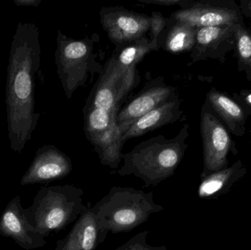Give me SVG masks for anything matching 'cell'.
Segmentation results:
<instances>
[{
  "label": "cell",
  "mask_w": 251,
  "mask_h": 250,
  "mask_svg": "<svg viewBox=\"0 0 251 250\" xmlns=\"http://www.w3.org/2000/svg\"><path fill=\"white\" fill-rule=\"evenodd\" d=\"M203 147V170L201 179L226 168L227 156L231 139L225 128L210 113H204L201 118Z\"/></svg>",
  "instance_id": "obj_8"
},
{
  "label": "cell",
  "mask_w": 251,
  "mask_h": 250,
  "mask_svg": "<svg viewBox=\"0 0 251 250\" xmlns=\"http://www.w3.org/2000/svg\"><path fill=\"white\" fill-rule=\"evenodd\" d=\"M149 231L140 232L114 250H167L165 246L153 247L147 243Z\"/></svg>",
  "instance_id": "obj_20"
},
{
  "label": "cell",
  "mask_w": 251,
  "mask_h": 250,
  "mask_svg": "<svg viewBox=\"0 0 251 250\" xmlns=\"http://www.w3.org/2000/svg\"><path fill=\"white\" fill-rule=\"evenodd\" d=\"M122 136L123 134L116 123L105 133L91 141L98 154L101 164L112 170H116L124 159L122 148L125 142Z\"/></svg>",
  "instance_id": "obj_15"
},
{
  "label": "cell",
  "mask_w": 251,
  "mask_h": 250,
  "mask_svg": "<svg viewBox=\"0 0 251 250\" xmlns=\"http://www.w3.org/2000/svg\"><path fill=\"white\" fill-rule=\"evenodd\" d=\"M237 38L239 54L242 60L251 68V35L240 29Z\"/></svg>",
  "instance_id": "obj_22"
},
{
  "label": "cell",
  "mask_w": 251,
  "mask_h": 250,
  "mask_svg": "<svg viewBox=\"0 0 251 250\" xmlns=\"http://www.w3.org/2000/svg\"><path fill=\"white\" fill-rule=\"evenodd\" d=\"M225 28L221 27V26H206L198 29L195 44L196 54L203 52L205 48L218 41L225 32Z\"/></svg>",
  "instance_id": "obj_19"
},
{
  "label": "cell",
  "mask_w": 251,
  "mask_h": 250,
  "mask_svg": "<svg viewBox=\"0 0 251 250\" xmlns=\"http://www.w3.org/2000/svg\"><path fill=\"white\" fill-rule=\"evenodd\" d=\"M209 101L217 113L234 130L236 123L243 120V110L232 100L218 92H210L208 95Z\"/></svg>",
  "instance_id": "obj_18"
},
{
  "label": "cell",
  "mask_w": 251,
  "mask_h": 250,
  "mask_svg": "<svg viewBox=\"0 0 251 250\" xmlns=\"http://www.w3.org/2000/svg\"><path fill=\"white\" fill-rule=\"evenodd\" d=\"M246 100H247L248 102L249 103V104H251V94L249 95V96L247 97V98H246Z\"/></svg>",
  "instance_id": "obj_25"
},
{
  "label": "cell",
  "mask_w": 251,
  "mask_h": 250,
  "mask_svg": "<svg viewBox=\"0 0 251 250\" xmlns=\"http://www.w3.org/2000/svg\"><path fill=\"white\" fill-rule=\"evenodd\" d=\"M97 205L88 206L75 221L67 236L57 241L54 250H96L105 241L108 230L97 218Z\"/></svg>",
  "instance_id": "obj_10"
},
{
  "label": "cell",
  "mask_w": 251,
  "mask_h": 250,
  "mask_svg": "<svg viewBox=\"0 0 251 250\" xmlns=\"http://www.w3.org/2000/svg\"><path fill=\"white\" fill-rule=\"evenodd\" d=\"M157 51L151 39L143 37L125 45L119 54L113 56L107 64L121 75H125L128 70L134 68L151 51Z\"/></svg>",
  "instance_id": "obj_16"
},
{
  "label": "cell",
  "mask_w": 251,
  "mask_h": 250,
  "mask_svg": "<svg viewBox=\"0 0 251 250\" xmlns=\"http://www.w3.org/2000/svg\"><path fill=\"white\" fill-rule=\"evenodd\" d=\"M139 1L145 4H156L159 6L180 5L183 8L187 7V1L184 0H139Z\"/></svg>",
  "instance_id": "obj_23"
},
{
  "label": "cell",
  "mask_w": 251,
  "mask_h": 250,
  "mask_svg": "<svg viewBox=\"0 0 251 250\" xmlns=\"http://www.w3.org/2000/svg\"><path fill=\"white\" fill-rule=\"evenodd\" d=\"M84 191L74 185L42 186L33 203L25 208L29 224L44 238L61 231L86 209Z\"/></svg>",
  "instance_id": "obj_3"
},
{
  "label": "cell",
  "mask_w": 251,
  "mask_h": 250,
  "mask_svg": "<svg viewBox=\"0 0 251 250\" xmlns=\"http://www.w3.org/2000/svg\"><path fill=\"white\" fill-rule=\"evenodd\" d=\"M100 20L110 41L118 45H126L141 39L150 30L149 16L123 7H103L100 11Z\"/></svg>",
  "instance_id": "obj_6"
},
{
  "label": "cell",
  "mask_w": 251,
  "mask_h": 250,
  "mask_svg": "<svg viewBox=\"0 0 251 250\" xmlns=\"http://www.w3.org/2000/svg\"><path fill=\"white\" fill-rule=\"evenodd\" d=\"M187 136L188 126L186 125L173 139L159 135L140 142L124 154V165L118 173L121 176L133 175L139 178L146 187L157 186L175 174L187 148Z\"/></svg>",
  "instance_id": "obj_2"
},
{
  "label": "cell",
  "mask_w": 251,
  "mask_h": 250,
  "mask_svg": "<svg viewBox=\"0 0 251 250\" xmlns=\"http://www.w3.org/2000/svg\"><path fill=\"white\" fill-rule=\"evenodd\" d=\"M0 235L10 238L25 250L38 249L45 246V238L29 224L21 204L20 196L8 203L0 217Z\"/></svg>",
  "instance_id": "obj_9"
},
{
  "label": "cell",
  "mask_w": 251,
  "mask_h": 250,
  "mask_svg": "<svg viewBox=\"0 0 251 250\" xmlns=\"http://www.w3.org/2000/svg\"><path fill=\"white\" fill-rule=\"evenodd\" d=\"M171 18L176 22H182L199 29L232 24L237 21V16L234 10L229 9L195 4L177 10Z\"/></svg>",
  "instance_id": "obj_13"
},
{
  "label": "cell",
  "mask_w": 251,
  "mask_h": 250,
  "mask_svg": "<svg viewBox=\"0 0 251 250\" xmlns=\"http://www.w3.org/2000/svg\"><path fill=\"white\" fill-rule=\"evenodd\" d=\"M175 94L174 88L164 82L145 90L118 113L116 123L122 133L124 135L137 119L163 104Z\"/></svg>",
  "instance_id": "obj_11"
},
{
  "label": "cell",
  "mask_w": 251,
  "mask_h": 250,
  "mask_svg": "<svg viewBox=\"0 0 251 250\" xmlns=\"http://www.w3.org/2000/svg\"><path fill=\"white\" fill-rule=\"evenodd\" d=\"M14 4L19 7H38L41 0H13Z\"/></svg>",
  "instance_id": "obj_24"
},
{
  "label": "cell",
  "mask_w": 251,
  "mask_h": 250,
  "mask_svg": "<svg viewBox=\"0 0 251 250\" xmlns=\"http://www.w3.org/2000/svg\"><path fill=\"white\" fill-rule=\"evenodd\" d=\"M73 170L72 160L54 145L39 148L35 157L21 179V185L50 183L61 180L71 174Z\"/></svg>",
  "instance_id": "obj_7"
},
{
  "label": "cell",
  "mask_w": 251,
  "mask_h": 250,
  "mask_svg": "<svg viewBox=\"0 0 251 250\" xmlns=\"http://www.w3.org/2000/svg\"><path fill=\"white\" fill-rule=\"evenodd\" d=\"M150 18V31L151 34L150 39L158 51L161 45V35L168 25V20L162 16V13L158 12H153Z\"/></svg>",
  "instance_id": "obj_21"
},
{
  "label": "cell",
  "mask_w": 251,
  "mask_h": 250,
  "mask_svg": "<svg viewBox=\"0 0 251 250\" xmlns=\"http://www.w3.org/2000/svg\"><path fill=\"white\" fill-rule=\"evenodd\" d=\"M181 114L179 99L175 94L168 101L134 121L126 131L122 139L125 142L131 138L143 136L158 128L175 123Z\"/></svg>",
  "instance_id": "obj_12"
},
{
  "label": "cell",
  "mask_w": 251,
  "mask_h": 250,
  "mask_svg": "<svg viewBox=\"0 0 251 250\" xmlns=\"http://www.w3.org/2000/svg\"><path fill=\"white\" fill-rule=\"evenodd\" d=\"M38 26L20 22L13 36L5 85L7 130L11 149L21 154L32 139L41 114L35 111L36 78L41 67Z\"/></svg>",
  "instance_id": "obj_1"
},
{
  "label": "cell",
  "mask_w": 251,
  "mask_h": 250,
  "mask_svg": "<svg viewBox=\"0 0 251 250\" xmlns=\"http://www.w3.org/2000/svg\"><path fill=\"white\" fill-rule=\"evenodd\" d=\"M95 56L91 40H75L60 30L57 32L55 63L68 99L72 98L76 89L85 85L88 73L97 71L98 68H101Z\"/></svg>",
  "instance_id": "obj_5"
},
{
  "label": "cell",
  "mask_w": 251,
  "mask_h": 250,
  "mask_svg": "<svg viewBox=\"0 0 251 250\" xmlns=\"http://www.w3.org/2000/svg\"><path fill=\"white\" fill-rule=\"evenodd\" d=\"M96 205L100 227L112 233H128L165 209L154 202L153 192L120 186H113Z\"/></svg>",
  "instance_id": "obj_4"
},
{
  "label": "cell",
  "mask_w": 251,
  "mask_h": 250,
  "mask_svg": "<svg viewBox=\"0 0 251 250\" xmlns=\"http://www.w3.org/2000/svg\"><path fill=\"white\" fill-rule=\"evenodd\" d=\"M246 173V168L241 161H238L232 167L215 172L202 179L198 189V195L201 199H216L228 192Z\"/></svg>",
  "instance_id": "obj_14"
},
{
  "label": "cell",
  "mask_w": 251,
  "mask_h": 250,
  "mask_svg": "<svg viewBox=\"0 0 251 250\" xmlns=\"http://www.w3.org/2000/svg\"><path fill=\"white\" fill-rule=\"evenodd\" d=\"M197 30V28L175 21L167 34L163 48L171 54L190 51L196 44Z\"/></svg>",
  "instance_id": "obj_17"
}]
</instances>
